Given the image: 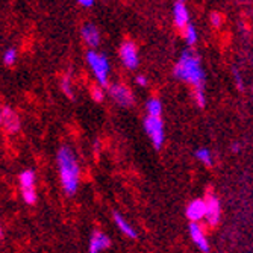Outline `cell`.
<instances>
[{
  "label": "cell",
  "mask_w": 253,
  "mask_h": 253,
  "mask_svg": "<svg viewBox=\"0 0 253 253\" xmlns=\"http://www.w3.org/2000/svg\"><path fill=\"white\" fill-rule=\"evenodd\" d=\"M56 166L61 179V185L68 196L76 194L79 188V179H81V167L78 163V158L75 152L68 147L62 146L56 153Z\"/></svg>",
  "instance_id": "1"
},
{
  "label": "cell",
  "mask_w": 253,
  "mask_h": 253,
  "mask_svg": "<svg viewBox=\"0 0 253 253\" xmlns=\"http://www.w3.org/2000/svg\"><path fill=\"white\" fill-rule=\"evenodd\" d=\"M173 75L176 79H179L182 82H187L191 86H194V89L205 88L206 75L203 72L202 61L197 56V53L193 52L191 49H185L180 53V56L174 65Z\"/></svg>",
  "instance_id": "2"
},
{
  "label": "cell",
  "mask_w": 253,
  "mask_h": 253,
  "mask_svg": "<svg viewBox=\"0 0 253 253\" xmlns=\"http://www.w3.org/2000/svg\"><path fill=\"white\" fill-rule=\"evenodd\" d=\"M85 58H86V64L89 65L91 72H93L99 85L100 86L108 85V78H109V70H111L108 58L103 53H99L96 50H88Z\"/></svg>",
  "instance_id": "3"
},
{
  "label": "cell",
  "mask_w": 253,
  "mask_h": 253,
  "mask_svg": "<svg viewBox=\"0 0 253 253\" xmlns=\"http://www.w3.org/2000/svg\"><path fill=\"white\" fill-rule=\"evenodd\" d=\"M144 130L147 136L152 140L155 149H161L166 141V130H164V122L163 117H150L147 116L144 119Z\"/></svg>",
  "instance_id": "4"
},
{
  "label": "cell",
  "mask_w": 253,
  "mask_h": 253,
  "mask_svg": "<svg viewBox=\"0 0 253 253\" xmlns=\"http://www.w3.org/2000/svg\"><path fill=\"white\" fill-rule=\"evenodd\" d=\"M20 190H21V199L23 202H25L26 205H34L37 203V187H35V183H37V177H35V173L32 170H25L20 177Z\"/></svg>",
  "instance_id": "5"
},
{
  "label": "cell",
  "mask_w": 253,
  "mask_h": 253,
  "mask_svg": "<svg viewBox=\"0 0 253 253\" xmlns=\"http://www.w3.org/2000/svg\"><path fill=\"white\" fill-rule=\"evenodd\" d=\"M120 59L123 62V65L129 70H135L140 64V56H138V50H136V45L132 41H125L120 45V50H119Z\"/></svg>",
  "instance_id": "6"
},
{
  "label": "cell",
  "mask_w": 253,
  "mask_h": 253,
  "mask_svg": "<svg viewBox=\"0 0 253 253\" xmlns=\"http://www.w3.org/2000/svg\"><path fill=\"white\" fill-rule=\"evenodd\" d=\"M109 96L112 97V100L117 105L123 106V108H129L133 105V96L130 93V89L123 85V84H114L109 86Z\"/></svg>",
  "instance_id": "7"
},
{
  "label": "cell",
  "mask_w": 253,
  "mask_h": 253,
  "mask_svg": "<svg viewBox=\"0 0 253 253\" xmlns=\"http://www.w3.org/2000/svg\"><path fill=\"white\" fill-rule=\"evenodd\" d=\"M205 202H206L205 221L210 226H217L220 223V217H221V203H220L218 197L210 194V196H206Z\"/></svg>",
  "instance_id": "8"
},
{
  "label": "cell",
  "mask_w": 253,
  "mask_h": 253,
  "mask_svg": "<svg viewBox=\"0 0 253 253\" xmlns=\"http://www.w3.org/2000/svg\"><path fill=\"white\" fill-rule=\"evenodd\" d=\"M188 231H190V238L191 241L196 244V247L203 252V253H208L211 250V246H210V240L208 237H206V232L203 231V227L199 224V223H191L190 227H188Z\"/></svg>",
  "instance_id": "9"
},
{
  "label": "cell",
  "mask_w": 253,
  "mask_h": 253,
  "mask_svg": "<svg viewBox=\"0 0 253 253\" xmlns=\"http://www.w3.org/2000/svg\"><path fill=\"white\" fill-rule=\"evenodd\" d=\"M185 214L191 223H200L206 217V202L205 199H194L188 203Z\"/></svg>",
  "instance_id": "10"
},
{
  "label": "cell",
  "mask_w": 253,
  "mask_h": 253,
  "mask_svg": "<svg viewBox=\"0 0 253 253\" xmlns=\"http://www.w3.org/2000/svg\"><path fill=\"white\" fill-rule=\"evenodd\" d=\"M111 246V240L108 235H105L100 231L93 232L89 238V244H88V253H102L103 250H106Z\"/></svg>",
  "instance_id": "11"
},
{
  "label": "cell",
  "mask_w": 253,
  "mask_h": 253,
  "mask_svg": "<svg viewBox=\"0 0 253 253\" xmlns=\"http://www.w3.org/2000/svg\"><path fill=\"white\" fill-rule=\"evenodd\" d=\"M2 125L5 126L6 132H9V133H17L21 127L18 116L8 106L2 109Z\"/></svg>",
  "instance_id": "12"
},
{
  "label": "cell",
  "mask_w": 253,
  "mask_h": 253,
  "mask_svg": "<svg viewBox=\"0 0 253 253\" xmlns=\"http://www.w3.org/2000/svg\"><path fill=\"white\" fill-rule=\"evenodd\" d=\"M81 35H82V40L85 41L86 45H89V47H99L100 44V32L99 29L91 25V23H86V25L82 26L81 29Z\"/></svg>",
  "instance_id": "13"
},
{
  "label": "cell",
  "mask_w": 253,
  "mask_h": 253,
  "mask_svg": "<svg viewBox=\"0 0 253 253\" xmlns=\"http://www.w3.org/2000/svg\"><path fill=\"white\" fill-rule=\"evenodd\" d=\"M173 18H174V25L179 29H185L190 25V12L185 3L176 2V5L173 6Z\"/></svg>",
  "instance_id": "14"
},
{
  "label": "cell",
  "mask_w": 253,
  "mask_h": 253,
  "mask_svg": "<svg viewBox=\"0 0 253 253\" xmlns=\"http://www.w3.org/2000/svg\"><path fill=\"white\" fill-rule=\"evenodd\" d=\"M114 223H116V226H117V229H120V232L125 235V237H127V238H132V240H135V238H138V232H136V229L122 215V214H119V212H114Z\"/></svg>",
  "instance_id": "15"
},
{
  "label": "cell",
  "mask_w": 253,
  "mask_h": 253,
  "mask_svg": "<svg viewBox=\"0 0 253 253\" xmlns=\"http://www.w3.org/2000/svg\"><path fill=\"white\" fill-rule=\"evenodd\" d=\"M146 111L147 116L150 117H163V102L156 97H152L146 103Z\"/></svg>",
  "instance_id": "16"
},
{
  "label": "cell",
  "mask_w": 253,
  "mask_h": 253,
  "mask_svg": "<svg viewBox=\"0 0 253 253\" xmlns=\"http://www.w3.org/2000/svg\"><path fill=\"white\" fill-rule=\"evenodd\" d=\"M196 159L199 163H202L203 166L206 167H211L214 164V156H212V152L206 147H200L196 150Z\"/></svg>",
  "instance_id": "17"
},
{
  "label": "cell",
  "mask_w": 253,
  "mask_h": 253,
  "mask_svg": "<svg viewBox=\"0 0 253 253\" xmlns=\"http://www.w3.org/2000/svg\"><path fill=\"white\" fill-rule=\"evenodd\" d=\"M197 40H199V35H197V29L196 26L193 25V23H190V25L185 28V41L188 45H196L197 44Z\"/></svg>",
  "instance_id": "18"
},
{
  "label": "cell",
  "mask_w": 253,
  "mask_h": 253,
  "mask_svg": "<svg viewBox=\"0 0 253 253\" xmlns=\"http://www.w3.org/2000/svg\"><path fill=\"white\" fill-rule=\"evenodd\" d=\"M61 89H62V93L68 97V99H75V91H73V85H72V82H70V79H68L67 76L65 78H62V81H61Z\"/></svg>",
  "instance_id": "19"
},
{
  "label": "cell",
  "mask_w": 253,
  "mask_h": 253,
  "mask_svg": "<svg viewBox=\"0 0 253 253\" xmlns=\"http://www.w3.org/2000/svg\"><path fill=\"white\" fill-rule=\"evenodd\" d=\"M194 100L197 103V106L200 108H205L206 105V97H205V88H199V89H194Z\"/></svg>",
  "instance_id": "20"
},
{
  "label": "cell",
  "mask_w": 253,
  "mask_h": 253,
  "mask_svg": "<svg viewBox=\"0 0 253 253\" xmlns=\"http://www.w3.org/2000/svg\"><path fill=\"white\" fill-rule=\"evenodd\" d=\"M15 59H17V52H15V49H8V50L5 52V55H3V62H5L6 65H12V64L15 62Z\"/></svg>",
  "instance_id": "21"
},
{
  "label": "cell",
  "mask_w": 253,
  "mask_h": 253,
  "mask_svg": "<svg viewBox=\"0 0 253 253\" xmlns=\"http://www.w3.org/2000/svg\"><path fill=\"white\" fill-rule=\"evenodd\" d=\"M91 97H93V100H96V102H102V100H103L105 93H103V89H102L100 85L91 88Z\"/></svg>",
  "instance_id": "22"
},
{
  "label": "cell",
  "mask_w": 253,
  "mask_h": 253,
  "mask_svg": "<svg viewBox=\"0 0 253 253\" xmlns=\"http://www.w3.org/2000/svg\"><path fill=\"white\" fill-rule=\"evenodd\" d=\"M211 23H212V26H214V28H220V26H221V23H223L221 15L217 14V12L211 14Z\"/></svg>",
  "instance_id": "23"
},
{
  "label": "cell",
  "mask_w": 253,
  "mask_h": 253,
  "mask_svg": "<svg viewBox=\"0 0 253 253\" xmlns=\"http://www.w3.org/2000/svg\"><path fill=\"white\" fill-rule=\"evenodd\" d=\"M135 82L140 85V86H146L147 85V78L146 76H143V75H138L136 78H135Z\"/></svg>",
  "instance_id": "24"
},
{
  "label": "cell",
  "mask_w": 253,
  "mask_h": 253,
  "mask_svg": "<svg viewBox=\"0 0 253 253\" xmlns=\"http://www.w3.org/2000/svg\"><path fill=\"white\" fill-rule=\"evenodd\" d=\"M96 0H78V3L82 5L84 8H89V6H93L94 5Z\"/></svg>",
  "instance_id": "25"
},
{
  "label": "cell",
  "mask_w": 253,
  "mask_h": 253,
  "mask_svg": "<svg viewBox=\"0 0 253 253\" xmlns=\"http://www.w3.org/2000/svg\"><path fill=\"white\" fill-rule=\"evenodd\" d=\"M234 79H235V82H237L238 88H241V89H243V78L240 76V73H238L237 70H234Z\"/></svg>",
  "instance_id": "26"
},
{
  "label": "cell",
  "mask_w": 253,
  "mask_h": 253,
  "mask_svg": "<svg viewBox=\"0 0 253 253\" xmlns=\"http://www.w3.org/2000/svg\"><path fill=\"white\" fill-rule=\"evenodd\" d=\"M238 150H240V146L235 143V144H234V147H232V152H238Z\"/></svg>",
  "instance_id": "27"
},
{
  "label": "cell",
  "mask_w": 253,
  "mask_h": 253,
  "mask_svg": "<svg viewBox=\"0 0 253 253\" xmlns=\"http://www.w3.org/2000/svg\"><path fill=\"white\" fill-rule=\"evenodd\" d=\"M3 237V229H2V224H0V238Z\"/></svg>",
  "instance_id": "28"
},
{
  "label": "cell",
  "mask_w": 253,
  "mask_h": 253,
  "mask_svg": "<svg viewBox=\"0 0 253 253\" xmlns=\"http://www.w3.org/2000/svg\"><path fill=\"white\" fill-rule=\"evenodd\" d=\"M0 125H2V109H0Z\"/></svg>",
  "instance_id": "29"
},
{
  "label": "cell",
  "mask_w": 253,
  "mask_h": 253,
  "mask_svg": "<svg viewBox=\"0 0 253 253\" xmlns=\"http://www.w3.org/2000/svg\"><path fill=\"white\" fill-rule=\"evenodd\" d=\"M177 2H180V3H183V2H185V0H177Z\"/></svg>",
  "instance_id": "30"
}]
</instances>
